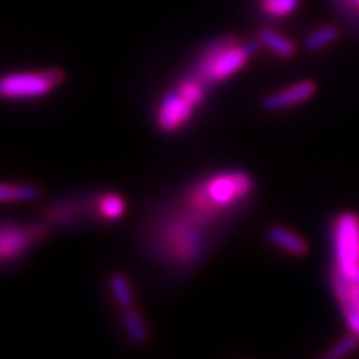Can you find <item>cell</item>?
<instances>
[{
    "mask_svg": "<svg viewBox=\"0 0 359 359\" xmlns=\"http://www.w3.org/2000/svg\"><path fill=\"white\" fill-rule=\"evenodd\" d=\"M255 178L245 170L205 175L163 200L142 223V250L173 275H188L253 201Z\"/></svg>",
    "mask_w": 359,
    "mask_h": 359,
    "instance_id": "1",
    "label": "cell"
},
{
    "mask_svg": "<svg viewBox=\"0 0 359 359\" xmlns=\"http://www.w3.org/2000/svg\"><path fill=\"white\" fill-rule=\"evenodd\" d=\"M259 48L262 43L258 39L243 40L238 35H223L201 48L188 72L213 87L243 70Z\"/></svg>",
    "mask_w": 359,
    "mask_h": 359,
    "instance_id": "2",
    "label": "cell"
},
{
    "mask_svg": "<svg viewBox=\"0 0 359 359\" xmlns=\"http://www.w3.org/2000/svg\"><path fill=\"white\" fill-rule=\"evenodd\" d=\"M212 88L191 72L183 75L160 97L155 109V125L161 133H177L185 128L196 110L206 102Z\"/></svg>",
    "mask_w": 359,
    "mask_h": 359,
    "instance_id": "3",
    "label": "cell"
},
{
    "mask_svg": "<svg viewBox=\"0 0 359 359\" xmlns=\"http://www.w3.org/2000/svg\"><path fill=\"white\" fill-rule=\"evenodd\" d=\"M65 79V70L58 69V67L0 75V100L43 98L60 87Z\"/></svg>",
    "mask_w": 359,
    "mask_h": 359,
    "instance_id": "4",
    "label": "cell"
},
{
    "mask_svg": "<svg viewBox=\"0 0 359 359\" xmlns=\"http://www.w3.org/2000/svg\"><path fill=\"white\" fill-rule=\"evenodd\" d=\"M98 193H77L52 200L42 208V222L50 230H67L88 223H102L97 206Z\"/></svg>",
    "mask_w": 359,
    "mask_h": 359,
    "instance_id": "5",
    "label": "cell"
},
{
    "mask_svg": "<svg viewBox=\"0 0 359 359\" xmlns=\"http://www.w3.org/2000/svg\"><path fill=\"white\" fill-rule=\"evenodd\" d=\"M52 230L42 219L34 223H0V264L15 263Z\"/></svg>",
    "mask_w": 359,
    "mask_h": 359,
    "instance_id": "6",
    "label": "cell"
},
{
    "mask_svg": "<svg viewBox=\"0 0 359 359\" xmlns=\"http://www.w3.org/2000/svg\"><path fill=\"white\" fill-rule=\"evenodd\" d=\"M334 266L346 276L359 269V217L353 212H343L334 218L333 231Z\"/></svg>",
    "mask_w": 359,
    "mask_h": 359,
    "instance_id": "7",
    "label": "cell"
},
{
    "mask_svg": "<svg viewBox=\"0 0 359 359\" xmlns=\"http://www.w3.org/2000/svg\"><path fill=\"white\" fill-rule=\"evenodd\" d=\"M330 281L349 331L359 338V285L334 264L331 268Z\"/></svg>",
    "mask_w": 359,
    "mask_h": 359,
    "instance_id": "8",
    "label": "cell"
},
{
    "mask_svg": "<svg viewBox=\"0 0 359 359\" xmlns=\"http://www.w3.org/2000/svg\"><path fill=\"white\" fill-rule=\"evenodd\" d=\"M316 90L318 85L313 80H299V82L290 85V87L269 93V95L263 98L262 107L266 111H281L291 109V107L308 102L309 98L314 97Z\"/></svg>",
    "mask_w": 359,
    "mask_h": 359,
    "instance_id": "9",
    "label": "cell"
},
{
    "mask_svg": "<svg viewBox=\"0 0 359 359\" xmlns=\"http://www.w3.org/2000/svg\"><path fill=\"white\" fill-rule=\"evenodd\" d=\"M266 241L278 250L286 251L291 257H306L309 251L308 241L302 235L283 226V224H271L264 231Z\"/></svg>",
    "mask_w": 359,
    "mask_h": 359,
    "instance_id": "10",
    "label": "cell"
},
{
    "mask_svg": "<svg viewBox=\"0 0 359 359\" xmlns=\"http://www.w3.org/2000/svg\"><path fill=\"white\" fill-rule=\"evenodd\" d=\"M98 217L102 223H115L127 213V200L118 191H100L97 195Z\"/></svg>",
    "mask_w": 359,
    "mask_h": 359,
    "instance_id": "11",
    "label": "cell"
},
{
    "mask_svg": "<svg viewBox=\"0 0 359 359\" xmlns=\"http://www.w3.org/2000/svg\"><path fill=\"white\" fill-rule=\"evenodd\" d=\"M42 196V188L34 183L0 182V203H29Z\"/></svg>",
    "mask_w": 359,
    "mask_h": 359,
    "instance_id": "12",
    "label": "cell"
},
{
    "mask_svg": "<svg viewBox=\"0 0 359 359\" xmlns=\"http://www.w3.org/2000/svg\"><path fill=\"white\" fill-rule=\"evenodd\" d=\"M257 39L262 43V47L268 48L269 52L275 53L280 58H291L296 53V45L291 39L285 37V35L276 32L271 27H262L258 30Z\"/></svg>",
    "mask_w": 359,
    "mask_h": 359,
    "instance_id": "13",
    "label": "cell"
},
{
    "mask_svg": "<svg viewBox=\"0 0 359 359\" xmlns=\"http://www.w3.org/2000/svg\"><path fill=\"white\" fill-rule=\"evenodd\" d=\"M122 323L125 333L135 346H145L150 339V333H148V326L142 313L135 306L125 308L122 309Z\"/></svg>",
    "mask_w": 359,
    "mask_h": 359,
    "instance_id": "14",
    "label": "cell"
},
{
    "mask_svg": "<svg viewBox=\"0 0 359 359\" xmlns=\"http://www.w3.org/2000/svg\"><path fill=\"white\" fill-rule=\"evenodd\" d=\"M109 286L111 298L115 299L116 306L120 309L132 308L135 306V294L132 283H130L128 276L123 271H114L109 276Z\"/></svg>",
    "mask_w": 359,
    "mask_h": 359,
    "instance_id": "15",
    "label": "cell"
},
{
    "mask_svg": "<svg viewBox=\"0 0 359 359\" xmlns=\"http://www.w3.org/2000/svg\"><path fill=\"white\" fill-rule=\"evenodd\" d=\"M258 11L263 17L271 20H281L293 15L302 6V0H258Z\"/></svg>",
    "mask_w": 359,
    "mask_h": 359,
    "instance_id": "16",
    "label": "cell"
},
{
    "mask_svg": "<svg viewBox=\"0 0 359 359\" xmlns=\"http://www.w3.org/2000/svg\"><path fill=\"white\" fill-rule=\"evenodd\" d=\"M339 29L333 24H327V25H321L318 27L316 30H313L311 34L304 39V48L308 52H320L323 48L330 47L333 45L336 40L339 39Z\"/></svg>",
    "mask_w": 359,
    "mask_h": 359,
    "instance_id": "17",
    "label": "cell"
},
{
    "mask_svg": "<svg viewBox=\"0 0 359 359\" xmlns=\"http://www.w3.org/2000/svg\"><path fill=\"white\" fill-rule=\"evenodd\" d=\"M359 348V338L356 334H346L343 336L339 341L327 349L326 353H323V359H341L346 358L349 354H353Z\"/></svg>",
    "mask_w": 359,
    "mask_h": 359,
    "instance_id": "18",
    "label": "cell"
},
{
    "mask_svg": "<svg viewBox=\"0 0 359 359\" xmlns=\"http://www.w3.org/2000/svg\"><path fill=\"white\" fill-rule=\"evenodd\" d=\"M331 6L351 24L359 25V0H331Z\"/></svg>",
    "mask_w": 359,
    "mask_h": 359,
    "instance_id": "19",
    "label": "cell"
}]
</instances>
